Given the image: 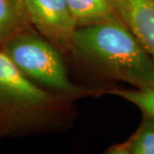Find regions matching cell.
<instances>
[{
	"label": "cell",
	"mask_w": 154,
	"mask_h": 154,
	"mask_svg": "<svg viewBox=\"0 0 154 154\" xmlns=\"http://www.w3.org/2000/svg\"><path fill=\"white\" fill-rule=\"evenodd\" d=\"M70 51L108 78L154 88V59L119 18L77 28Z\"/></svg>",
	"instance_id": "obj_1"
},
{
	"label": "cell",
	"mask_w": 154,
	"mask_h": 154,
	"mask_svg": "<svg viewBox=\"0 0 154 154\" xmlns=\"http://www.w3.org/2000/svg\"><path fill=\"white\" fill-rule=\"evenodd\" d=\"M69 96L40 88L20 71L0 46V138L27 135L52 127Z\"/></svg>",
	"instance_id": "obj_2"
},
{
	"label": "cell",
	"mask_w": 154,
	"mask_h": 154,
	"mask_svg": "<svg viewBox=\"0 0 154 154\" xmlns=\"http://www.w3.org/2000/svg\"><path fill=\"white\" fill-rule=\"evenodd\" d=\"M2 48L18 69L36 84L69 97L86 92L69 79L60 51L34 33L32 27L6 38Z\"/></svg>",
	"instance_id": "obj_3"
},
{
	"label": "cell",
	"mask_w": 154,
	"mask_h": 154,
	"mask_svg": "<svg viewBox=\"0 0 154 154\" xmlns=\"http://www.w3.org/2000/svg\"><path fill=\"white\" fill-rule=\"evenodd\" d=\"M29 24L59 51H70L78 28L66 0H22Z\"/></svg>",
	"instance_id": "obj_4"
},
{
	"label": "cell",
	"mask_w": 154,
	"mask_h": 154,
	"mask_svg": "<svg viewBox=\"0 0 154 154\" xmlns=\"http://www.w3.org/2000/svg\"><path fill=\"white\" fill-rule=\"evenodd\" d=\"M117 17L154 59V0H110Z\"/></svg>",
	"instance_id": "obj_5"
},
{
	"label": "cell",
	"mask_w": 154,
	"mask_h": 154,
	"mask_svg": "<svg viewBox=\"0 0 154 154\" xmlns=\"http://www.w3.org/2000/svg\"><path fill=\"white\" fill-rule=\"evenodd\" d=\"M66 2L78 28L118 19L110 0H66Z\"/></svg>",
	"instance_id": "obj_6"
},
{
	"label": "cell",
	"mask_w": 154,
	"mask_h": 154,
	"mask_svg": "<svg viewBox=\"0 0 154 154\" xmlns=\"http://www.w3.org/2000/svg\"><path fill=\"white\" fill-rule=\"evenodd\" d=\"M109 154H154V120L143 115L135 133L124 142L108 148Z\"/></svg>",
	"instance_id": "obj_7"
},
{
	"label": "cell",
	"mask_w": 154,
	"mask_h": 154,
	"mask_svg": "<svg viewBox=\"0 0 154 154\" xmlns=\"http://www.w3.org/2000/svg\"><path fill=\"white\" fill-rule=\"evenodd\" d=\"M31 27L22 0H0V41Z\"/></svg>",
	"instance_id": "obj_8"
},
{
	"label": "cell",
	"mask_w": 154,
	"mask_h": 154,
	"mask_svg": "<svg viewBox=\"0 0 154 154\" xmlns=\"http://www.w3.org/2000/svg\"><path fill=\"white\" fill-rule=\"evenodd\" d=\"M107 93L122 98L136 105L143 115L148 116L154 120V88H136L134 90L114 88Z\"/></svg>",
	"instance_id": "obj_9"
},
{
	"label": "cell",
	"mask_w": 154,
	"mask_h": 154,
	"mask_svg": "<svg viewBox=\"0 0 154 154\" xmlns=\"http://www.w3.org/2000/svg\"><path fill=\"white\" fill-rule=\"evenodd\" d=\"M1 45H2V42L0 41V46H1Z\"/></svg>",
	"instance_id": "obj_10"
},
{
	"label": "cell",
	"mask_w": 154,
	"mask_h": 154,
	"mask_svg": "<svg viewBox=\"0 0 154 154\" xmlns=\"http://www.w3.org/2000/svg\"><path fill=\"white\" fill-rule=\"evenodd\" d=\"M0 140H1V138H0Z\"/></svg>",
	"instance_id": "obj_11"
}]
</instances>
